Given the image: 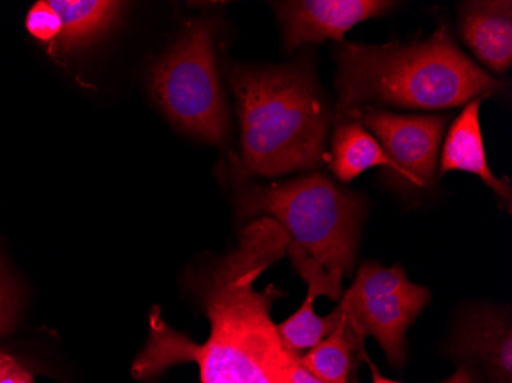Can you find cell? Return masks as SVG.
<instances>
[{
	"mask_svg": "<svg viewBox=\"0 0 512 383\" xmlns=\"http://www.w3.org/2000/svg\"><path fill=\"white\" fill-rule=\"evenodd\" d=\"M367 357L364 339L356 336L342 318L329 338L302 354L301 364L324 382L348 383L356 377L359 362L367 361Z\"/></svg>",
	"mask_w": 512,
	"mask_h": 383,
	"instance_id": "14",
	"label": "cell"
},
{
	"mask_svg": "<svg viewBox=\"0 0 512 383\" xmlns=\"http://www.w3.org/2000/svg\"><path fill=\"white\" fill-rule=\"evenodd\" d=\"M287 255L292 261L293 267L307 284V293L318 296H327L332 301H339L342 296L341 279L330 275L321 264L302 253L295 244L287 247Z\"/></svg>",
	"mask_w": 512,
	"mask_h": 383,
	"instance_id": "16",
	"label": "cell"
},
{
	"mask_svg": "<svg viewBox=\"0 0 512 383\" xmlns=\"http://www.w3.org/2000/svg\"><path fill=\"white\" fill-rule=\"evenodd\" d=\"M393 2L387 0H290L273 4L283 27L287 51L324 40L344 42V34L364 20L384 16Z\"/></svg>",
	"mask_w": 512,
	"mask_h": 383,
	"instance_id": "8",
	"label": "cell"
},
{
	"mask_svg": "<svg viewBox=\"0 0 512 383\" xmlns=\"http://www.w3.org/2000/svg\"><path fill=\"white\" fill-rule=\"evenodd\" d=\"M338 102L333 122L368 109L442 111L502 91L503 85L460 50L448 23L430 39L335 48Z\"/></svg>",
	"mask_w": 512,
	"mask_h": 383,
	"instance_id": "2",
	"label": "cell"
},
{
	"mask_svg": "<svg viewBox=\"0 0 512 383\" xmlns=\"http://www.w3.org/2000/svg\"><path fill=\"white\" fill-rule=\"evenodd\" d=\"M289 244L286 230L272 218L246 224L234 249L192 275V292L211 324L207 341L195 344L154 310L134 377L151 379L172 365L194 362L201 383H284L287 367L299 356L283 344L272 319L273 302L284 293L275 285L256 290L255 284L287 255Z\"/></svg>",
	"mask_w": 512,
	"mask_h": 383,
	"instance_id": "1",
	"label": "cell"
},
{
	"mask_svg": "<svg viewBox=\"0 0 512 383\" xmlns=\"http://www.w3.org/2000/svg\"><path fill=\"white\" fill-rule=\"evenodd\" d=\"M20 311V289L0 261V339L5 338L16 328Z\"/></svg>",
	"mask_w": 512,
	"mask_h": 383,
	"instance_id": "18",
	"label": "cell"
},
{
	"mask_svg": "<svg viewBox=\"0 0 512 383\" xmlns=\"http://www.w3.org/2000/svg\"><path fill=\"white\" fill-rule=\"evenodd\" d=\"M350 120V118H348ZM358 120L375 135L390 158L391 183L404 190H425L436 180L437 158L450 117L445 114H398L387 109L359 112Z\"/></svg>",
	"mask_w": 512,
	"mask_h": 383,
	"instance_id": "7",
	"label": "cell"
},
{
	"mask_svg": "<svg viewBox=\"0 0 512 383\" xmlns=\"http://www.w3.org/2000/svg\"><path fill=\"white\" fill-rule=\"evenodd\" d=\"M27 30L34 39L53 46L62 31L59 14L50 0H40L31 7L27 16Z\"/></svg>",
	"mask_w": 512,
	"mask_h": 383,
	"instance_id": "17",
	"label": "cell"
},
{
	"mask_svg": "<svg viewBox=\"0 0 512 383\" xmlns=\"http://www.w3.org/2000/svg\"><path fill=\"white\" fill-rule=\"evenodd\" d=\"M368 365H370L371 368V376H373V382L371 383H402L398 382V380H391L387 379V377L382 376L381 373H379L378 368L375 367V365L371 364L370 357H367ZM439 383H476V380H474V377L471 376L470 373H468L465 368H457L456 373L453 374V376L448 377L447 380H444V382Z\"/></svg>",
	"mask_w": 512,
	"mask_h": 383,
	"instance_id": "21",
	"label": "cell"
},
{
	"mask_svg": "<svg viewBox=\"0 0 512 383\" xmlns=\"http://www.w3.org/2000/svg\"><path fill=\"white\" fill-rule=\"evenodd\" d=\"M329 163L341 183H350L371 167H384L387 172L393 167L375 135L352 118L335 122Z\"/></svg>",
	"mask_w": 512,
	"mask_h": 383,
	"instance_id": "13",
	"label": "cell"
},
{
	"mask_svg": "<svg viewBox=\"0 0 512 383\" xmlns=\"http://www.w3.org/2000/svg\"><path fill=\"white\" fill-rule=\"evenodd\" d=\"M365 213L362 195L341 189L319 172L253 184L237 195L238 220L272 218L286 230L290 243L341 281L355 272Z\"/></svg>",
	"mask_w": 512,
	"mask_h": 383,
	"instance_id": "4",
	"label": "cell"
},
{
	"mask_svg": "<svg viewBox=\"0 0 512 383\" xmlns=\"http://www.w3.org/2000/svg\"><path fill=\"white\" fill-rule=\"evenodd\" d=\"M218 28L220 22L212 16L184 23L152 66L149 91L175 128L223 148L229 143L230 118L215 62Z\"/></svg>",
	"mask_w": 512,
	"mask_h": 383,
	"instance_id": "5",
	"label": "cell"
},
{
	"mask_svg": "<svg viewBox=\"0 0 512 383\" xmlns=\"http://www.w3.org/2000/svg\"><path fill=\"white\" fill-rule=\"evenodd\" d=\"M451 353L476 383H512V331L508 315L476 308L463 315Z\"/></svg>",
	"mask_w": 512,
	"mask_h": 383,
	"instance_id": "9",
	"label": "cell"
},
{
	"mask_svg": "<svg viewBox=\"0 0 512 383\" xmlns=\"http://www.w3.org/2000/svg\"><path fill=\"white\" fill-rule=\"evenodd\" d=\"M59 14L62 31L53 48L63 53L82 50L108 33L125 4L111 0H50Z\"/></svg>",
	"mask_w": 512,
	"mask_h": 383,
	"instance_id": "12",
	"label": "cell"
},
{
	"mask_svg": "<svg viewBox=\"0 0 512 383\" xmlns=\"http://www.w3.org/2000/svg\"><path fill=\"white\" fill-rule=\"evenodd\" d=\"M485 99L486 97H479L468 103L451 125L442 146L440 175L453 171L476 175L499 195L500 200L508 207V212H511V183L508 178H497L486 160L479 120L480 108Z\"/></svg>",
	"mask_w": 512,
	"mask_h": 383,
	"instance_id": "11",
	"label": "cell"
},
{
	"mask_svg": "<svg viewBox=\"0 0 512 383\" xmlns=\"http://www.w3.org/2000/svg\"><path fill=\"white\" fill-rule=\"evenodd\" d=\"M430 301V290L413 284L401 264L385 269L364 262L338 307L356 336L375 338L390 365L401 368L407 362L408 328Z\"/></svg>",
	"mask_w": 512,
	"mask_h": 383,
	"instance_id": "6",
	"label": "cell"
},
{
	"mask_svg": "<svg viewBox=\"0 0 512 383\" xmlns=\"http://www.w3.org/2000/svg\"><path fill=\"white\" fill-rule=\"evenodd\" d=\"M459 33L482 65L505 74L512 63V4L509 0L465 2L459 8Z\"/></svg>",
	"mask_w": 512,
	"mask_h": 383,
	"instance_id": "10",
	"label": "cell"
},
{
	"mask_svg": "<svg viewBox=\"0 0 512 383\" xmlns=\"http://www.w3.org/2000/svg\"><path fill=\"white\" fill-rule=\"evenodd\" d=\"M316 296L307 293L301 307L287 321L276 324L279 338L293 353L302 356V351L313 347L329 338L330 334L341 324V310L338 307L327 316H318L313 308Z\"/></svg>",
	"mask_w": 512,
	"mask_h": 383,
	"instance_id": "15",
	"label": "cell"
},
{
	"mask_svg": "<svg viewBox=\"0 0 512 383\" xmlns=\"http://www.w3.org/2000/svg\"><path fill=\"white\" fill-rule=\"evenodd\" d=\"M223 71L240 120L241 151L230 163L232 180L315 172L329 160L333 109L309 60L272 68L224 62Z\"/></svg>",
	"mask_w": 512,
	"mask_h": 383,
	"instance_id": "3",
	"label": "cell"
},
{
	"mask_svg": "<svg viewBox=\"0 0 512 383\" xmlns=\"http://www.w3.org/2000/svg\"><path fill=\"white\" fill-rule=\"evenodd\" d=\"M284 383H327L324 380L316 377L315 374L310 373L304 365L301 364V356H296L286 373H284Z\"/></svg>",
	"mask_w": 512,
	"mask_h": 383,
	"instance_id": "20",
	"label": "cell"
},
{
	"mask_svg": "<svg viewBox=\"0 0 512 383\" xmlns=\"http://www.w3.org/2000/svg\"><path fill=\"white\" fill-rule=\"evenodd\" d=\"M0 383H34V379L13 356L0 351Z\"/></svg>",
	"mask_w": 512,
	"mask_h": 383,
	"instance_id": "19",
	"label": "cell"
}]
</instances>
